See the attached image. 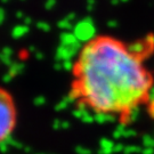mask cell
<instances>
[{"instance_id":"obj_1","label":"cell","mask_w":154,"mask_h":154,"mask_svg":"<svg viewBox=\"0 0 154 154\" xmlns=\"http://www.w3.org/2000/svg\"><path fill=\"white\" fill-rule=\"evenodd\" d=\"M151 87L143 58L110 37L89 40L72 66L71 97L97 113H129L147 98Z\"/></svg>"},{"instance_id":"obj_2","label":"cell","mask_w":154,"mask_h":154,"mask_svg":"<svg viewBox=\"0 0 154 154\" xmlns=\"http://www.w3.org/2000/svg\"><path fill=\"white\" fill-rule=\"evenodd\" d=\"M18 111L13 94L0 86V144L5 143L15 131Z\"/></svg>"}]
</instances>
